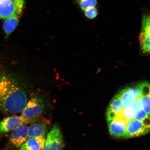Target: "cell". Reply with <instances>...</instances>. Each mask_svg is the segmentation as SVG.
<instances>
[{
	"label": "cell",
	"instance_id": "3",
	"mask_svg": "<svg viewBox=\"0 0 150 150\" xmlns=\"http://www.w3.org/2000/svg\"><path fill=\"white\" fill-rule=\"evenodd\" d=\"M64 142L62 133L59 125H54L47 136L43 150H62Z\"/></svg>",
	"mask_w": 150,
	"mask_h": 150
},
{
	"label": "cell",
	"instance_id": "20",
	"mask_svg": "<svg viewBox=\"0 0 150 150\" xmlns=\"http://www.w3.org/2000/svg\"><path fill=\"white\" fill-rule=\"evenodd\" d=\"M134 94V99H140L142 93L140 88L138 86L136 87L131 88Z\"/></svg>",
	"mask_w": 150,
	"mask_h": 150
},
{
	"label": "cell",
	"instance_id": "2",
	"mask_svg": "<svg viewBox=\"0 0 150 150\" xmlns=\"http://www.w3.org/2000/svg\"><path fill=\"white\" fill-rule=\"evenodd\" d=\"M46 104V101L42 95L39 93L34 94L22 110L21 116L28 119H35L44 112Z\"/></svg>",
	"mask_w": 150,
	"mask_h": 150
},
{
	"label": "cell",
	"instance_id": "1",
	"mask_svg": "<svg viewBox=\"0 0 150 150\" xmlns=\"http://www.w3.org/2000/svg\"><path fill=\"white\" fill-rule=\"evenodd\" d=\"M29 100L20 81L9 73L0 71V112H21Z\"/></svg>",
	"mask_w": 150,
	"mask_h": 150
},
{
	"label": "cell",
	"instance_id": "14",
	"mask_svg": "<svg viewBox=\"0 0 150 150\" xmlns=\"http://www.w3.org/2000/svg\"><path fill=\"white\" fill-rule=\"evenodd\" d=\"M134 110L131 105L130 106L124 107L122 112L117 116H119L122 118L127 122L131 120L134 119Z\"/></svg>",
	"mask_w": 150,
	"mask_h": 150
},
{
	"label": "cell",
	"instance_id": "13",
	"mask_svg": "<svg viewBox=\"0 0 150 150\" xmlns=\"http://www.w3.org/2000/svg\"><path fill=\"white\" fill-rule=\"evenodd\" d=\"M44 147L35 139L29 138L21 147L20 150H43Z\"/></svg>",
	"mask_w": 150,
	"mask_h": 150
},
{
	"label": "cell",
	"instance_id": "17",
	"mask_svg": "<svg viewBox=\"0 0 150 150\" xmlns=\"http://www.w3.org/2000/svg\"><path fill=\"white\" fill-rule=\"evenodd\" d=\"M85 16L89 19H93L96 18L98 14V11L95 7H90L84 11Z\"/></svg>",
	"mask_w": 150,
	"mask_h": 150
},
{
	"label": "cell",
	"instance_id": "6",
	"mask_svg": "<svg viewBox=\"0 0 150 150\" xmlns=\"http://www.w3.org/2000/svg\"><path fill=\"white\" fill-rule=\"evenodd\" d=\"M150 131L142 122L134 118L127 122L124 138H130L143 135Z\"/></svg>",
	"mask_w": 150,
	"mask_h": 150
},
{
	"label": "cell",
	"instance_id": "19",
	"mask_svg": "<svg viewBox=\"0 0 150 150\" xmlns=\"http://www.w3.org/2000/svg\"><path fill=\"white\" fill-rule=\"evenodd\" d=\"M16 4L17 8L18 13H21L24 8L25 2L24 0H12Z\"/></svg>",
	"mask_w": 150,
	"mask_h": 150
},
{
	"label": "cell",
	"instance_id": "22",
	"mask_svg": "<svg viewBox=\"0 0 150 150\" xmlns=\"http://www.w3.org/2000/svg\"><path fill=\"white\" fill-rule=\"evenodd\" d=\"M148 89H149V93L150 97V83H148Z\"/></svg>",
	"mask_w": 150,
	"mask_h": 150
},
{
	"label": "cell",
	"instance_id": "21",
	"mask_svg": "<svg viewBox=\"0 0 150 150\" xmlns=\"http://www.w3.org/2000/svg\"><path fill=\"white\" fill-rule=\"evenodd\" d=\"M132 106L134 111L143 108L140 99H134L132 103Z\"/></svg>",
	"mask_w": 150,
	"mask_h": 150
},
{
	"label": "cell",
	"instance_id": "12",
	"mask_svg": "<svg viewBox=\"0 0 150 150\" xmlns=\"http://www.w3.org/2000/svg\"><path fill=\"white\" fill-rule=\"evenodd\" d=\"M118 93L122 101L124 107L130 106L132 105L134 99L131 88L122 90Z\"/></svg>",
	"mask_w": 150,
	"mask_h": 150
},
{
	"label": "cell",
	"instance_id": "5",
	"mask_svg": "<svg viewBox=\"0 0 150 150\" xmlns=\"http://www.w3.org/2000/svg\"><path fill=\"white\" fill-rule=\"evenodd\" d=\"M139 40L142 50L150 53V14L142 16Z\"/></svg>",
	"mask_w": 150,
	"mask_h": 150
},
{
	"label": "cell",
	"instance_id": "10",
	"mask_svg": "<svg viewBox=\"0 0 150 150\" xmlns=\"http://www.w3.org/2000/svg\"><path fill=\"white\" fill-rule=\"evenodd\" d=\"M16 14L20 15L12 0H0V18L5 20Z\"/></svg>",
	"mask_w": 150,
	"mask_h": 150
},
{
	"label": "cell",
	"instance_id": "7",
	"mask_svg": "<svg viewBox=\"0 0 150 150\" xmlns=\"http://www.w3.org/2000/svg\"><path fill=\"white\" fill-rule=\"evenodd\" d=\"M47 131V125L45 123H33L28 127V138L35 139L44 147Z\"/></svg>",
	"mask_w": 150,
	"mask_h": 150
},
{
	"label": "cell",
	"instance_id": "16",
	"mask_svg": "<svg viewBox=\"0 0 150 150\" xmlns=\"http://www.w3.org/2000/svg\"><path fill=\"white\" fill-rule=\"evenodd\" d=\"M140 100L142 108L150 118V97L149 95L142 94Z\"/></svg>",
	"mask_w": 150,
	"mask_h": 150
},
{
	"label": "cell",
	"instance_id": "15",
	"mask_svg": "<svg viewBox=\"0 0 150 150\" xmlns=\"http://www.w3.org/2000/svg\"><path fill=\"white\" fill-rule=\"evenodd\" d=\"M76 2L79 8L84 11L90 7H95L97 0H76Z\"/></svg>",
	"mask_w": 150,
	"mask_h": 150
},
{
	"label": "cell",
	"instance_id": "11",
	"mask_svg": "<svg viewBox=\"0 0 150 150\" xmlns=\"http://www.w3.org/2000/svg\"><path fill=\"white\" fill-rule=\"evenodd\" d=\"M18 15L16 14L6 19L3 24V28L6 36H8L14 31L18 25Z\"/></svg>",
	"mask_w": 150,
	"mask_h": 150
},
{
	"label": "cell",
	"instance_id": "8",
	"mask_svg": "<svg viewBox=\"0 0 150 150\" xmlns=\"http://www.w3.org/2000/svg\"><path fill=\"white\" fill-rule=\"evenodd\" d=\"M108 123V130L111 135L117 138H124L127 122L117 116Z\"/></svg>",
	"mask_w": 150,
	"mask_h": 150
},
{
	"label": "cell",
	"instance_id": "9",
	"mask_svg": "<svg viewBox=\"0 0 150 150\" xmlns=\"http://www.w3.org/2000/svg\"><path fill=\"white\" fill-rule=\"evenodd\" d=\"M28 127L26 125H22L13 131L10 139L12 145L17 148L21 146L27 141L28 138Z\"/></svg>",
	"mask_w": 150,
	"mask_h": 150
},
{
	"label": "cell",
	"instance_id": "4",
	"mask_svg": "<svg viewBox=\"0 0 150 150\" xmlns=\"http://www.w3.org/2000/svg\"><path fill=\"white\" fill-rule=\"evenodd\" d=\"M35 119H30L21 116H11L0 122V132L6 133L13 131L22 125L32 123Z\"/></svg>",
	"mask_w": 150,
	"mask_h": 150
},
{
	"label": "cell",
	"instance_id": "18",
	"mask_svg": "<svg viewBox=\"0 0 150 150\" xmlns=\"http://www.w3.org/2000/svg\"><path fill=\"white\" fill-rule=\"evenodd\" d=\"M149 117L143 108L134 111V119L138 121L142 122Z\"/></svg>",
	"mask_w": 150,
	"mask_h": 150
}]
</instances>
